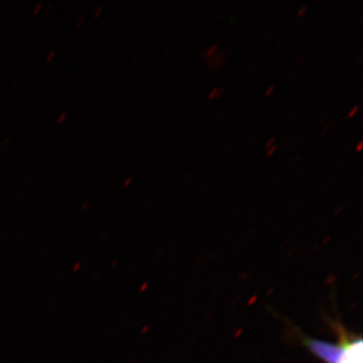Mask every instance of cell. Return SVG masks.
I'll list each match as a JSON object with an SVG mask.
<instances>
[{"label": "cell", "mask_w": 363, "mask_h": 363, "mask_svg": "<svg viewBox=\"0 0 363 363\" xmlns=\"http://www.w3.org/2000/svg\"><path fill=\"white\" fill-rule=\"evenodd\" d=\"M360 106L359 105H355L354 107H353L352 109L350 111V113L347 114L348 118H351V117H353L355 116V114L357 113L358 111H359Z\"/></svg>", "instance_id": "cell-2"}, {"label": "cell", "mask_w": 363, "mask_h": 363, "mask_svg": "<svg viewBox=\"0 0 363 363\" xmlns=\"http://www.w3.org/2000/svg\"><path fill=\"white\" fill-rule=\"evenodd\" d=\"M224 92V89L223 88H220V89H218V92H217V95H216V97L215 98H218V97H220V95L222 94V93Z\"/></svg>", "instance_id": "cell-10"}, {"label": "cell", "mask_w": 363, "mask_h": 363, "mask_svg": "<svg viewBox=\"0 0 363 363\" xmlns=\"http://www.w3.org/2000/svg\"><path fill=\"white\" fill-rule=\"evenodd\" d=\"M274 88H276V87H274V85L269 86V87L267 88L266 93H264V96L269 97V95L272 94V91L274 90Z\"/></svg>", "instance_id": "cell-6"}, {"label": "cell", "mask_w": 363, "mask_h": 363, "mask_svg": "<svg viewBox=\"0 0 363 363\" xmlns=\"http://www.w3.org/2000/svg\"><path fill=\"white\" fill-rule=\"evenodd\" d=\"M274 142H276V138H274V136H272V138H269V140H267L266 145L267 149H269V147H272V145H274Z\"/></svg>", "instance_id": "cell-4"}, {"label": "cell", "mask_w": 363, "mask_h": 363, "mask_svg": "<svg viewBox=\"0 0 363 363\" xmlns=\"http://www.w3.org/2000/svg\"><path fill=\"white\" fill-rule=\"evenodd\" d=\"M276 150H277V145H272V147H269V150H267V157L272 156V155H274V152H276Z\"/></svg>", "instance_id": "cell-3"}, {"label": "cell", "mask_w": 363, "mask_h": 363, "mask_svg": "<svg viewBox=\"0 0 363 363\" xmlns=\"http://www.w3.org/2000/svg\"><path fill=\"white\" fill-rule=\"evenodd\" d=\"M308 6H302V9H300V11H298V16H304L306 11H307Z\"/></svg>", "instance_id": "cell-7"}, {"label": "cell", "mask_w": 363, "mask_h": 363, "mask_svg": "<svg viewBox=\"0 0 363 363\" xmlns=\"http://www.w3.org/2000/svg\"><path fill=\"white\" fill-rule=\"evenodd\" d=\"M363 149V142L358 143L357 147V152H362Z\"/></svg>", "instance_id": "cell-8"}, {"label": "cell", "mask_w": 363, "mask_h": 363, "mask_svg": "<svg viewBox=\"0 0 363 363\" xmlns=\"http://www.w3.org/2000/svg\"><path fill=\"white\" fill-rule=\"evenodd\" d=\"M217 45H212L211 48H210L209 51H208V55H212V52L215 51V49H216Z\"/></svg>", "instance_id": "cell-9"}, {"label": "cell", "mask_w": 363, "mask_h": 363, "mask_svg": "<svg viewBox=\"0 0 363 363\" xmlns=\"http://www.w3.org/2000/svg\"><path fill=\"white\" fill-rule=\"evenodd\" d=\"M337 334V342L311 337H303V343L314 357L324 363H363V339L362 335L351 333L339 321L332 322Z\"/></svg>", "instance_id": "cell-1"}, {"label": "cell", "mask_w": 363, "mask_h": 363, "mask_svg": "<svg viewBox=\"0 0 363 363\" xmlns=\"http://www.w3.org/2000/svg\"><path fill=\"white\" fill-rule=\"evenodd\" d=\"M217 92H218V88H213L211 92H210L209 97L208 98H209V99H213V98L216 97Z\"/></svg>", "instance_id": "cell-5"}]
</instances>
